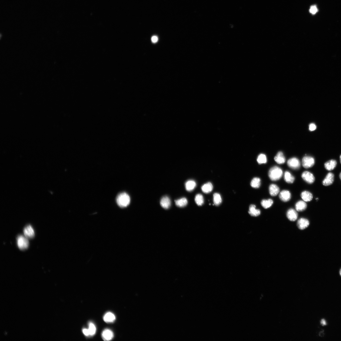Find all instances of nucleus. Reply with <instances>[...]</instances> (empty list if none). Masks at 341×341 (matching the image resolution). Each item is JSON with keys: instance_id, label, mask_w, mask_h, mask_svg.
<instances>
[{"instance_id": "1", "label": "nucleus", "mask_w": 341, "mask_h": 341, "mask_svg": "<svg viewBox=\"0 0 341 341\" xmlns=\"http://www.w3.org/2000/svg\"><path fill=\"white\" fill-rule=\"evenodd\" d=\"M268 176L271 180L273 181H277L283 175V171L280 167L275 166L270 169L268 172Z\"/></svg>"}, {"instance_id": "2", "label": "nucleus", "mask_w": 341, "mask_h": 341, "mask_svg": "<svg viewBox=\"0 0 341 341\" xmlns=\"http://www.w3.org/2000/svg\"><path fill=\"white\" fill-rule=\"evenodd\" d=\"M130 201L129 196L125 193L119 194L116 198V202L118 205L121 208L127 207L130 204Z\"/></svg>"}, {"instance_id": "3", "label": "nucleus", "mask_w": 341, "mask_h": 341, "mask_svg": "<svg viewBox=\"0 0 341 341\" xmlns=\"http://www.w3.org/2000/svg\"><path fill=\"white\" fill-rule=\"evenodd\" d=\"M17 241L18 247L20 249L24 250L28 248L29 242L26 237L20 235L18 237Z\"/></svg>"}, {"instance_id": "4", "label": "nucleus", "mask_w": 341, "mask_h": 341, "mask_svg": "<svg viewBox=\"0 0 341 341\" xmlns=\"http://www.w3.org/2000/svg\"><path fill=\"white\" fill-rule=\"evenodd\" d=\"M315 160L314 158L310 156H305L302 160V165L305 169L312 167L315 164Z\"/></svg>"}, {"instance_id": "5", "label": "nucleus", "mask_w": 341, "mask_h": 341, "mask_svg": "<svg viewBox=\"0 0 341 341\" xmlns=\"http://www.w3.org/2000/svg\"><path fill=\"white\" fill-rule=\"evenodd\" d=\"M287 164L290 168L294 170L298 169L300 168L301 163L300 160L297 158L294 157L289 159Z\"/></svg>"}, {"instance_id": "6", "label": "nucleus", "mask_w": 341, "mask_h": 341, "mask_svg": "<svg viewBox=\"0 0 341 341\" xmlns=\"http://www.w3.org/2000/svg\"><path fill=\"white\" fill-rule=\"evenodd\" d=\"M302 178L303 180L309 184L313 183L315 181V178L312 173L308 171H305L302 174Z\"/></svg>"}, {"instance_id": "7", "label": "nucleus", "mask_w": 341, "mask_h": 341, "mask_svg": "<svg viewBox=\"0 0 341 341\" xmlns=\"http://www.w3.org/2000/svg\"><path fill=\"white\" fill-rule=\"evenodd\" d=\"M309 224V221L306 218H301L298 220L297 226L299 229L303 230L307 228Z\"/></svg>"}, {"instance_id": "8", "label": "nucleus", "mask_w": 341, "mask_h": 341, "mask_svg": "<svg viewBox=\"0 0 341 341\" xmlns=\"http://www.w3.org/2000/svg\"><path fill=\"white\" fill-rule=\"evenodd\" d=\"M279 198L283 202H286L289 201L291 199V194L288 190H284L281 191L279 194Z\"/></svg>"}, {"instance_id": "9", "label": "nucleus", "mask_w": 341, "mask_h": 341, "mask_svg": "<svg viewBox=\"0 0 341 341\" xmlns=\"http://www.w3.org/2000/svg\"><path fill=\"white\" fill-rule=\"evenodd\" d=\"M334 175L333 173L329 172L323 181L322 184L325 186H328L331 185L334 181Z\"/></svg>"}, {"instance_id": "10", "label": "nucleus", "mask_w": 341, "mask_h": 341, "mask_svg": "<svg viewBox=\"0 0 341 341\" xmlns=\"http://www.w3.org/2000/svg\"><path fill=\"white\" fill-rule=\"evenodd\" d=\"M287 218L290 221H294L297 219L298 214L296 211L293 208H290L287 211L286 213Z\"/></svg>"}, {"instance_id": "11", "label": "nucleus", "mask_w": 341, "mask_h": 341, "mask_svg": "<svg viewBox=\"0 0 341 341\" xmlns=\"http://www.w3.org/2000/svg\"><path fill=\"white\" fill-rule=\"evenodd\" d=\"M103 339L106 341H109L112 339L114 337L112 332L109 329H106L102 334Z\"/></svg>"}, {"instance_id": "12", "label": "nucleus", "mask_w": 341, "mask_h": 341, "mask_svg": "<svg viewBox=\"0 0 341 341\" xmlns=\"http://www.w3.org/2000/svg\"><path fill=\"white\" fill-rule=\"evenodd\" d=\"M23 232L25 236L27 238H33L34 236V231L31 225L26 227L24 229Z\"/></svg>"}, {"instance_id": "13", "label": "nucleus", "mask_w": 341, "mask_h": 341, "mask_svg": "<svg viewBox=\"0 0 341 341\" xmlns=\"http://www.w3.org/2000/svg\"><path fill=\"white\" fill-rule=\"evenodd\" d=\"M160 204L161 207L165 209L169 208L171 205L170 199L168 196H164L160 200Z\"/></svg>"}, {"instance_id": "14", "label": "nucleus", "mask_w": 341, "mask_h": 341, "mask_svg": "<svg viewBox=\"0 0 341 341\" xmlns=\"http://www.w3.org/2000/svg\"><path fill=\"white\" fill-rule=\"evenodd\" d=\"M337 161L334 160L328 161L325 164V166L326 169L328 171H331L334 169L337 165Z\"/></svg>"}, {"instance_id": "15", "label": "nucleus", "mask_w": 341, "mask_h": 341, "mask_svg": "<svg viewBox=\"0 0 341 341\" xmlns=\"http://www.w3.org/2000/svg\"><path fill=\"white\" fill-rule=\"evenodd\" d=\"M249 213L251 216L257 217L261 214V211L259 209L256 208V206L254 205H251L249 207Z\"/></svg>"}, {"instance_id": "16", "label": "nucleus", "mask_w": 341, "mask_h": 341, "mask_svg": "<svg viewBox=\"0 0 341 341\" xmlns=\"http://www.w3.org/2000/svg\"><path fill=\"white\" fill-rule=\"evenodd\" d=\"M280 188L277 185L272 184L269 187V193L272 196H277L280 192Z\"/></svg>"}, {"instance_id": "17", "label": "nucleus", "mask_w": 341, "mask_h": 341, "mask_svg": "<svg viewBox=\"0 0 341 341\" xmlns=\"http://www.w3.org/2000/svg\"><path fill=\"white\" fill-rule=\"evenodd\" d=\"M307 207V204L304 201H299L295 205L296 210L298 212H302L306 210Z\"/></svg>"}, {"instance_id": "18", "label": "nucleus", "mask_w": 341, "mask_h": 341, "mask_svg": "<svg viewBox=\"0 0 341 341\" xmlns=\"http://www.w3.org/2000/svg\"><path fill=\"white\" fill-rule=\"evenodd\" d=\"M302 199L305 202H308L312 201L313 196L312 194L308 191H303L301 194Z\"/></svg>"}, {"instance_id": "19", "label": "nucleus", "mask_w": 341, "mask_h": 341, "mask_svg": "<svg viewBox=\"0 0 341 341\" xmlns=\"http://www.w3.org/2000/svg\"><path fill=\"white\" fill-rule=\"evenodd\" d=\"M275 161L278 164H281L284 163L286 159L283 154L282 152L280 151L278 153L274 158Z\"/></svg>"}, {"instance_id": "20", "label": "nucleus", "mask_w": 341, "mask_h": 341, "mask_svg": "<svg viewBox=\"0 0 341 341\" xmlns=\"http://www.w3.org/2000/svg\"><path fill=\"white\" fill-rule=\"evenodd\" d=\"M115 319L114 314L110 312L106 313L103 318L104 321L107 323L112 322L115 320Z\"/></svg>"}, {"instance_id": "21", "label": "nucleus", "mask_w": 341, "mask_h": 341, "mask_svg": "<svg viewBox=\"0 0 341 341\" xmlns=\"http://www.w3.org/2000/svg\"><path fill=\"white\" fill-rule=\"evenodd\" d=\"M284 178L286 182L289 184H292L295 181V178L292 175L291 173L289 171H286L284 173Z\"/></svg>"}, {"instance_id": "22", "label": "nucleus", "mask_w": 341, "mask_h": 341, "mask_svg": "<svg viewBox=\"0 0 341 341\" xmlns=\"http://www.w3.org/2000/svg\"><path fill=\"white\" fill-rule=\"evenodd\" d=\"M213 186L210 182H208L203 185L202 187L203 192L205 193H210L212 190Z\"/></svg>"}, {"instance_id": "23", "label": "nucleus", "mask_w": 341, "mask_h": 341, "mask_svg": "<svg viewBox=\"0 0 341 341\" xmlns=\"http://www.w3.org/2000/svg\"><path fill=\"white\" fill-rule=\"evenodd\" d=\"M196 186V182L193 180L189 181L185 184V188L188 191H190L193 190Z\"/></svg>"}, {"instance_id": "24", "label": "nucleus", "mask_w": 341, "mask_h": 341, "mask_svg": "<svg viewBox=\"0 0 341 341\" xmlns=\"http://www.w3.org/2000/svg\"><path fill=\"white\" fill-rule=\"evenodd\" d=\"M261 184V179L257 177L254 178L250 183L251 186L255 188H259Z\"/></svg>"}, {"instance_id": "25", "label": "nucleus", "mask_w": 341, "mask_h": 341, "mask_svg": "<svg viewBox=\"0 0 341 341\" xmlns=\"http://www.w3.org/2000/svg\"><path fill=\"white\" fill-rule=\"evenodd\" d=\"M273 203V201L271 199L262 200L261 202L262 206L265 209H267L271 207Z\"/></svg>"}, {"instance_id": "26", "label": "nucleus", "mask_w": 341, "mask_h": 341, "mask_svg": "<svg viewBox=\"0 0 341 341\" xmlns=\"http://www.w3.org/2000/svg\"><path fill=\"white\" fill-rule=\"evenodd\" d=\"M176 205L179 207H184L187 204L188 201L185 198H182L175 201Z\"/></svg>"}, {"instance_id": "27", "label": "nucleus", "mask_w": 341, "mask_h": 341, "mask_svg": "<svg viewBox=\"0 0 341 341\" xmlns=\"http://www.w3.org/2000/svg\"><path fill=\"white\" fill-rule=\"evenodd\" d=\"M213 200L214 205L216 206L219 205L222 202V199L220 195L218 193L214 194Z\"/></svg>"}, {"instance_id": "28", "label": "nucleus", "mask_w": 341, "mask_h": 341, "mask_svg": "<svg viewBox=\"0 0 341 341\" xmlns=\"http://www.w3.org/2000/svg\"><path fill=\"white\" fill-rule=\"evenodd\" d=\"M195 201L197 205L202 206L204 202L203 196L201 194H197L195 196Z\"/></svg>"}, {"instance_id": "29", "label": "nucleus", "mask_w": 341, "mask_h": 341, "mask_svg": "<svg viewBox=\"0 0 341 341\" xmlns=\"http://www.w3.org/2000/svg\"><path fill=\"white\" fill-rule=\"evenodd\" d=\"M257 160L259 164L266 163L267 159L266 155L264 154H260L259 155Z\"/></svg>"}, {"instance_id": "30", "label": "nucleus", "mask_w": 341, "mask_h": 341, "mask_svg": "<svg viewBox=\"0 0 341 341\" xmlns=\"http://www.w3.org/2000/svg\"><path fill=\"white\" fill-rule=\"evenodd\" d=\"M90 336H93L95 334L96 331V328L92 322L89 323V328Z\"/></svg>"}, {"instance_id": "31", "label": "nucleus", "mask_w": 341, "mask_h": 341, "mask_svg": "<svg viewBox=\"0 0 341 341\" xmlns=\"http://www.w3.org/2000/svg\"><path fill=\"white\" fill-rule=\"evenodd\" d=\"M318 11L316 5H312L310 7L309 10L310 12L313 15L316 14Z\"/></svg>"}, {"instance_id": "32", "label": "nucleus", "mask_w": 341, "mask_h": 341, "mask_svg": "<svg viewBox=\"0 0 341 341\" xmlns=\"http://www.w3.org/2000/svg\"><path fill=\"white\" fill-rule=\"evenodd\" d=\"M316 125L313 123L309 125V130L311 131H313L315 130L316 129Z\"/></svg>"}, {"instance_id": "33", "label": "nucleus", "mask_w": 341, "mask_h": 341, "mask_svg": "<svg viewBox=\"0 0 341 341\" xmlns=\"http://www.w3.org/2000/svg\"><path fill=\"white\" fill-rule=\"evenodd\" d=\"M82 332L86 336H90V334L88 329L86 328L83 329L82 330Z\"/></svg>"}, {"instance_id": "34", "label": "nucleus", "mask_w": 341, "mask_h": 341, "mask_svg": "<svg viewBox=\"0 0 341 341\" xmlns=\"http://www.w3.org/2000/svg\"><path fill=\"white\" fill-rule=\"evenodd\" d=\"M158 38L156 36H154L151 38L152 41L154 43H157L158 41Z\"/></svg>"}, {"instance_id": "35", "label": "nucleus", "mask_w": 341, "mask_h": 341, "mask_svg": "<svg viewBox=\"0 0 341 341\" xmlns=\"http://www.w3.org/2000/svg\"><path fill=\"white\" fill-rule=\"evenodd\" d=\"M321 324L322 326H325L327 325V322L324 319H322L321 321Z\"/></svg>"}, {"instance_id": "36", "label": "nucleus", "mask_w": 341, "mask_h": 341, "mask_svg": "<svg viewBox=\"0 0 341 341\" xmlns=\"http://www.w3.org/2000/svg\"><path fill=\"white\" fill-rule=\"evenodd\" d=\"M339 177H340V180H341V172L340 173V174L339 175Z\"/></svg>"}, {"instance_id": "37", "label": "nucleus", "mask_w": 341, "mask_h": 341, "mask_svg": "<svg viewBox=\"0 0 341 341\" xmlns=\"http://www.w3.org/2000/svg\"><path fill=\"white\" fill-rule=\"evenodd\" d=\"M339 273H340V276L341 277V268L340 269V270Z\"/></svg>"}, {"instance_id": "38", "label": "nucleus", "mask_w": 341, "mask_h": 341, "mask_svg": "<svg viewBox=\"0 0 341 341\" xmlns=\"http://www.w3.org/2000/svg\"><path fill=\"white\" fill-rule=\"evenodd\" d=\"M340 163H341V154L340 155Z\"/></svg>"}]
</instances>
